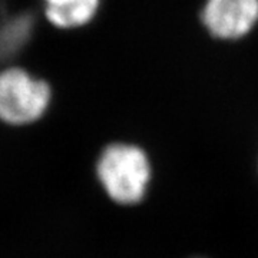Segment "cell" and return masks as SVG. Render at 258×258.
<instances>
[{"label":"cell","mask_w":258,"mask_h":258,"mask_svg":"<svg viewBox=\"0 0 258 258\" xmlns=\"http://www.w3.org/2000/svg\"><path fill=\"white\" fill-rule=\"evenodd\" d=\"M96 172L112 200L128 205L144 198L151 179V164L137 145L111 144L101 154Z\"/></svg>","instance_id":"cell-1"},{"label":"cell","mask_w":258,"mask_h":258,"mask_svg":"<svg viewBox=\"0 0 258 258\" xmlns=\"http://www.w3.org/2000/svg\"><path fill=\"white\" fill-rule=\"evenodd\" d=\"M52 99L45 81L20 68L0 72V119L9 125H28L40 119Z\"/></svg>","instance_id":"cell-2"},{"label":"cell","mask_w":258,"mask_h":258,"mask_svg":"<svg viewBox=\"0 0 258 258\" xmlns=\"http://www.w3.org/2000/svg\"><path fill=\"white\" fill-rule=\"evenodd\" d=\"M201 22L217 39H241L258 23V0H207Z\"/></svg>","instance_id":"cell-3"},{"label":"cell","mask_w":258,"mask_h":258,"mask_svg":"<svg viewBox=\"0 0 258 258\" xmlns=\"http://www.w3.org/2000/svg\"><path fill=\"white\" fill-rule=\"evenodd\" d=\"M35 30V18L30 13L8 16L0 10V63L19 55L29 43Z\"/></svg>","instance_id":"cell-4"},{"label":"cell","mask_w":258,"mask_h":258,"mask_svg":"<svg viewBox=\"0 0 258 258\" xmlns=\"http://www.w3.org/2000/svg\"><path fill=\"white\" fill-rule=\"evenodd\" d=\"M47 20L60 29L88 25L96 16L101 0H45Z\"/></svg>","instance_id":"cell-5"}]
</instances>
